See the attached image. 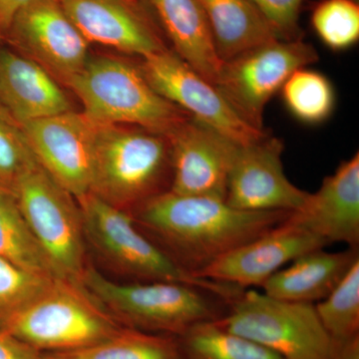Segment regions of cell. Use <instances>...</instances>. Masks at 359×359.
Segmentation results:
<instances>
[{
	"label": "cell",
	"instance_id": "cell-17",
	"mask_svg": "<svg viewBox=\"0 0 359 359\" xmlns=\"http://www.w3.org/2000/svg\"><path fill=\"white\" fill-rule=\"evenodd\" d=\"M88 43L147 57L164 45L134 0H59Z\"/></svg>",
	"mask_w": 359,
	"mask_h": 359
},
{
	"label": "cell",
	"instance_id": "cell-33",
	"mask_svg": "<svg viewBox=\"0 0 359 359\" xmlns=\"http://www.w3.org/2000/svg\"><path fill=\"white\" fill-rule=\"evenodd\" d=\"M334 359H359V337L339 347Z\"/></svg>",
	"mask_w": 359,
	"mask_h": 359
},
{
	"label": "cell",
	"instance_id": "cell-18",
	"mask_svg": "<svg viewBox=\"0 0 359 359\" xmlns=\"http://www.w3.org/2000/svg\"><path fill=\"white\" fill-rule=\"evenodd\" d=\"M0 106L18 126L72 110L65 92L48 71L7 49L0 50Z\"/></svg>",
	"mask_w": 359,
	"mask_h": 359
},
{
	"label": "cell",
	"instance_id": "cell-9",
	"mask_svg": "<svg viewBox=\"0 0 359 359\" xmlns=\"http://www.w3.org/2000/svg\"><path fill=\"white\" fill-rule=\"evenodd\" d=\"M318 59L302 39L273 40L224 62L216 87L245 122L264 130L266 104L294 71Z\"/></svg>",
	"mask_w": 359,
	"mask_h": 359
},
{
	"label": "cell",
	"instance_id": "cell-5",
	"mask_svg": "<svg viewBox=\"0 0 359 359\" xmlns=\"http://www.w3.org/2000/svg\"><path fill=\"white\" fill-rule=\"evenodd\" d=\"M81 285L123 327L153 334L180 337L197 323L223 316L215 297L184 283H116L89 264Z\"/></svg>",
	"mask_w": 359,
	"mask_h": 359
},
{
	"label": "cell",
	"instance_id": "cell-16",
	"mask_svg": "<svg viewBox=\"0 0 359 359\" xmlns=\"http://www.w3.org/2000/svg\"><path fill=\"white\" fill-rule=\"evenodd\" d=\"M327 245L339 243L349 249L359 245V153L340 163L325 177L316 193H309L304 204L287 218Z\"/></svg>",
	"mask_w": 359,
	"mask_h": 359
},
{
	"label": "cell",
	"instance_id": "cell-30",
	"mask_svg": "<svg viewBox=\"0 0 359 359\" xmlns=\"http://www.w3.org/2000/svg\"><path fill=\"white\" fill-rule=\"evenodd\" d=\"M280 39H297L302 0H250Z\"/></svg>",
	"mask_w": 359,
	"mask_h": 359
},
{
	"label": "cell",
	"instance_id": "cell-28",
	"mask_svg": "<svg viewBox=\"0 0 359 359\" xmlns=\"http://www.w3.org/2000/svg\"><path fill=\"white\" fill-rule=\"evenodd\" d=\"M54 280L28 273L0 257V332H6Z\"/></svg>",
	"mask_w": 359,
	"mask_h": 359
},
{
	"label": "cell",
	"instance_id": "cell-10",
	"mask_svg": "<svg viewBox=\"0 0 359 359\" xmlns=\"http://www.w3.org/2000/svg\"><path fill=\"white\" fill-rule=\"evenodd\" d=\"M142 59L140 69L151 86L193 119L241 146L259 140L266 134L245 122L215 85L198 74L176 53L165 49Z\"/></svg>",
	"mask_w": 359,
	"mask_h": 359
},
{
	"label": "cell",
	"instance_id": "cell-22",
	"mask_svg": "<svg viewBox=\"0 0 359 359\" xmlns=\"http://www.w3.org/2000/svg\"><path fill=\"white\" fill-rule=\"evenodd\" d=\"M0 257L21 269L47 278H61L35 237L13 194L0 190Z\"/></svg>",
	"mask_w": 359,
	"mask_h": 359
},
{
	"label": "cell",
	"instance_id": "cell-7",
	"mask_svg": "<svg viewBox=\"0 0 359 359\" xmlns=\"http://www.w3.org/2000/svg\"><path fill=\"white\" fill-rule=\"evenodd\" d=\"M216 321L224 330L252 340L283 359H334L335 347L314 304L285 301L243 290Z\"/></svg>",
	"mask_w": 359,
	"mask_h": 359
},
{
	"label": "cell",
	"instance_id": "cell-8",
	"mask_svg": "<svg viewBox=\"0 0 359 359\" xmlns=\"http://www.w3.org/2000/svg\"><path fill=\"white\" fill-rule=\"evenodd\" d=\"M11 193L59 276L81 285L89 264L77 200L39 162L20 177Z\"/></svg>",
	"mask_w": 359,
	"mask_h": 359
},
{
	"label": "cell",
	"instance_id": "cell-21",
	"mask_svg": "<svg viewBox=\"0 0 359 359\" xmlns=\"http://www.w3.org/2000/svg\"><path fill=\"white\" fill-rule=\"evenodd\" d=\"M223 62L280 39L250 0H198Z\"/></svg>",
	"mask_w": 359,
	"mask_h": 359
},
{
	"label": "cell",
	"instance_id": "cell-6",
	"mask_svg": "<svg viewBox=\"0 0 359 359\" xmlns=\"http://www.w3.org/2000/svg\"><path fill=\"white\" fill-rule=\"evenodd\" d=\"M122 327L82 285L56 278L6 332L45 353L93 346Z\"/></svg>",
	"mask_w": 359,
	"mask_h": 359
},
{
	"label": "cell",
	"instance_id": "cell-29",
	"mask_svg": "<svg viewBox=\"0 0 359 359\" xmlns=\"http://www.w3.org/2000/svg\"><path fill=\"white\" fill-rule=\"evenodd\" d=\"M35 163L36 158L22 130L0 106V186L11 192Z\"/></svg>",
	"mask_w": 359,
	"mask_h": 359
},
{
	"label": "cell",
	"instance_id": "cell-4",
	"mask_svg": "<svg viewBox=\"0 0 359 359\" xmlns=\"http://www.w3.org/2000/svg\"><path fill=\"white\" fill-rule=\"evenodd\" d=\"M98 124L139 127L171 134L191 116L160 95L140 67L121 59H88L81 72L66 85Z\"/></svg>",
	"mask_w": 359,
	"mask_h": 359
},
{
	"label": "cell",
	"instance_id": "cell-3",
	"mask_svg": "<svg viewBox=\"0 0 359 359\" xmlns=\"http://www.w3.org/2000/svg\"><path fill=\"white\" fill-rule=\"evenodd\" d=\"M98 124V123H97ZM166 135L139 127L98 124L89 193L130 212L171 185Z\"/></svg>",
	"mask_w": 359,
	"mask_h": 359
},
{
	"label": "cell",
	"instance_id": "cell-1",
	"mask_svg": "<svg viewBox=\"0 0 359 359\" xmlns=\"http://www.w3.org/2000/svg\"><path fill=\"white\" fill-rule=\"evenodd\" d=\"M148 238L197 276L212 262L271 231L289 212H247L224 201L166 191L130 212Z\"/></svg>",
	"mask_w": 359,
	"mask_h": 359
},
{
	"label": "cell",
	"instance_id": "cell-13",
	"mask_svg": "<svg viewBox=\"0 0 359 359\" xmlns=\"http://www.w3.org/2000/svg\"><path fill=\"white\" fill-rule=\"evenodd\" d=\"M283 142L268 133L238 147L224 202L247 212H294L309 193L297 188L283 169Z\"/></svg>",
	"mask_w": 359,
	"mask_h": 359
},
{
	"label": "cell",
	"instance_id": "cell-35",
	"mask_svg": "<svg viewBox=\"0 0 359 359\" xmlns=\"http://www.w3.org/2000/svg\"><path fill=\"white\" fill-rule=\"evenodd\" d=\"M355 1H358V0H355Z\"/></svg>",
	"mask_w": 359,
	"mask_h": 359
},
{
	"label": "cell",
	"instance_id": "cell-14",
	"mask_svg": "<svg viewBox=\"0 0 359 359\" xmlns=\"http://www.w3.org/2000/svg\"><path fill=\"white\" fill-rule=\"evenodd\" d=\"M168 138L172 168L169 191L224 201L241 145L193 118L180 125Z\"/></svg>",
	"mask_w": 359,
	"mask_h": 359
},
{
	"label": "cell",
	"instance_id": "cell-27",
	"mask_svg": "<svg viewBox=\"0 0 359 359\" xmlns=\"http://www.w3.org/2000/svg\"><path fill=\"white\" fill-rule=\"evenodd\" d=\"M311 25L334 51L346 50L359 39V6L355 0H323L313 9Z\"/></svg>",
	"mask_w": 359,
	"mask_h": 359
},
{
	"label": "cell",
	"instance_id": "cell-34",
	"mask_svg": "<svg viewBox=\"0 0 359 359\" xmlns=\"http://www.w3.org/2000/svg\"><path fill=\"white\" fill-rule=\"evenodd\" d=\"M1 189H4V188H2L1 186H0V190H1ZM4 190H6V189H4Z\"/></svg>",
	"mask_w": 359,
	"mask_h": 359
},
{
	"label": "cell",
	"instance_id": "cell-19",
	"mask_svg": "<svg viewBox=\"0 0 359 359\" xmlns=\"http://www.w3.org/2000/svg\"><path fill=\"white\" fill-rule=\"evenodd\" d=\"M179 56L216 86L224 62L198 0H147Z\"/></svg>",
	"mask_w": 359,
	"mask_h": 359
},
{
	"label": "cell",
	"instance_id": "cell-24",
	"mask_svg": "<svg viewBox=\"0 0 359 359\" xmlns=\"http://www.w3.org/2000/svg\"><path fill=\"white\" fill-rule=\"evenodd\" d=\"M179 339L187 359H283L252 340L224 330L216 320L197 323Z\"/></svg>",
	"mask_w": 359,
	"mask_h": 359
},
{
	"label": "cell",
	"instance_id": "cell-25",
	"mask_svg": "<svg viewBox=\"0 0 359 359\" xmlns=\"http://www.w3.org/2000/svg\"><path fill=\"white\" fill-rule=\"evenodd\" d=\"M280 93L285 108L304 124H321L334 112V85L318 71L306 67L294 71L283 84Z\"/></svg>",
	"mask_w": 359,
	"mask_h": 359
},
{
	"label": "cell",
	"instance_id": "cell-32",
	"mask_svg": "<svg viewBox=\"0 0 359 359\" xmlns=\"http://www.w3.org/2000/svg\"><path fill=\"white\" fill-rule=\"evenodd\" d=\"M32 0H0V39H6L14 18Z\"/></svg>",
	"mask_w": 359,
	"mask_h": 359
},
{
	"label": "cell",
	"instance_id": "cell-2",
	"mask_svg": "<svg viewBox=\"0 0 359 359\" xmlns=\"http://www.w3.org/2000/svg\"><path fill=\"white\" fill-rule=\"evenodd\" d=\"M86 244L116 271L138 282L184 283L204 290L226 304L243 289L199 278L182 268L135 223L130 212L108 204L93 194L78 198Z\"/></svg>",
	"mask_w": 359,
	"mask_h": 359
},
{
	"label": "cell",
	"instance_id": "cell-20",
	"mask_svg": "<svg viewBox=\"0 0 359 359\" xmlns=\"http://www.w3.org/2000/svg\"><path fill=\"white\" fill-rule=\"evenodd\" d=\"M359 259L358 250L344 252L313 250L276 271L262 285L264 294L285 301H323L335 289Z\"/></svg>",
	"mask_w": 359,
	"mask_h": 359
},
{
	"label": "cell",
	"instance_id": "cell-11",
	"mask_svg": "<svg viewBox=\"0 0 359 359\" xmlns=\"http://www.w3.org/2000/svg\"><path fill=\"white\" fill-rule=\"evenodd\" d=\"M6 39L67 85L88 61L89 43L59 0H32L14 18Z\"/></svg>",
	"mask_w": 359,
	"mask_h": 359
},
{
	"label": "cell",
	"instance_id": "cell-23",
	"mask_svg": "<svg viewBox=\"0 0 359 359\" xmlns=\"http://www.w3.org/2000/svg\"><path fill=\"white\" fill-rule=\"evenodd\" d=\"M41 359H187L179 337L123 327L109 339L76 351L42 353Z\"/></svg>",
	"mask_w": 359,
	"mask_h": 359
},
{
	"label": "cell",
	"instance_id": "cell-31",
	"mask_svg": "<svg viewBox=\"0 0 359 359\" xmlns=\"http://www.w3.org/2000/svg\"><path fill=\"white\" fill-rule=\"evenodd\" d=\"M42 353L6 332H0V359H41Z\"/></svg>",
	"mask_w": 359,
	"mask_h": 359
},
{
	"label": "cell",
	"instance_id": "cell-15",
	"mask_svg": "<svg viewBox=\"0 0 359 359\" xmlns=\"http://www.w3.org/2000/svg\"><path fill=\"white\" fill-rule=\"evenodd\" d=\"M327 245L323 238L285 219L271 231L219 257L197 276L243 290L262 287L287 264Z\"/></svg>",
	"mask_w": 359,
	"mask_h": 359
},
{
	"label": "cell",
	"instance_id": "cell-26",
	"mask_svg": "<svg viewBox=\"0 0 359 359\" xmlns=\"http://www.w3.org/2000/svg\"><path fill=\"white\" fill-rule=\"evenodd\" d=\"M314 306L335 351L359 337V259L335 289Z\"/></svg>",
	"mask_w": 359,
	"mask_h": 359
},
{
	"label": "cell",
	"instance_id": "cell-12",
	"mask_svg": "<svg viewBox=\"0 0 359 359\" xmlns=\"http://www.w3.org/2000/svg\"><path fill=\"white\" fill-rule=\"evenodd\" d=\"M40 166L75 199L89 193L98 124L82 113H62L20 126Z\"/></svg>",
	"mask_w": 359,
	"mask_h": 359
}]
</instances>
